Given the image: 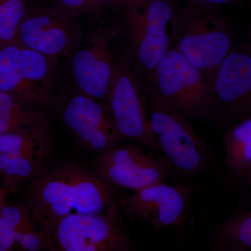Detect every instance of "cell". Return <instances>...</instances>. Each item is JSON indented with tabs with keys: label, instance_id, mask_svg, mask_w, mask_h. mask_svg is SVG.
Here are the masks:
<instances>
[{
	"label": "cell",
	"instance_id": "7c38bea8",
	"mask_svg": "<svg viewBox=\"0 0 251 251\" xmlns=\"http://www.w3.org/2000/svg\"><path fill=\"white\" fill-rule=\"evenodd\" d=\"M112 38L108 28H98L70 53L69 62L77 92L105 105L113 64L110 50Z\"/></svg>",
	"mask_w": 251,
	"mask_h": 251
},
{
	"label": "cell",
	"instance_id": "5bb4252c",
	"mask_svg": "<svg viewBox=\"0 0 251 251\" xmlns=\"http://www.w3.org/2000/svg\"><path fill=\"white\" fill-rule=\"evenodd\" d=\"M17 41L0 44V90L14 94L25 103L43 106L49 101L47 92L28 84L23 74Z\"/></svg>",
	"mask_w": 251,
	"mask_h": 251
},
{
	"label": "cell",
	"instance_id": "30bf717a",
	"mask_svg": "<svg viewBox=\"0 0 251 251\" xmlns=\"http://www.w3.org/2000/svg\"><path fill=\"white\" fill-rule=\"evenodd\" d=\"M196 183L170 185L159 181L121 200L118 205L130 220L150 225L153 232L168 226L180 227L187 220Z\"/></svg>",
	"mask_w": 251,
	"mask_h": 251
},
{
	"label": "cell",
	"instance_id": "ffe728a7",
	"mask_svg": "<svg viewBox=\"0 0 251 251\" xmlns=\"http://www.w3.org/2000/svg\"><path fill=\"white\" fill-rule=\"evenodd\" d=\"M49 4L66 12L78 16L83 13L92 14L89 0H52Z\"/></svg>",
	"mask_w": 251,
	"mask_h": 251
},
{
	"label": "cell",
	"instance_id": "3957f363",
	"mask_svg": "<svg viewBox=\"0 0 251 251\" xmlns=\"http://www.w3.org/2000/svg\"><path fill=\"white\" fill-rule=\"evenodd\" d=\"M140 85L157 151L161 153L170 171L189 178L204 173L212 158L210 146L195 133L190 121L162 101L147 86Z\"/></svg>",
	"mask_w": 251,
	"mask_h": 251
},
{
	"label": "cell",
	"instance_id": "4fadbf2b",
	"mask_svg": "<svg viewBox=\"0 0 251 251\" xmlns=\"http://www.w3.org/2000/svg\"><path fill=\"white\" fill-rule=\"evenodd\" d=\"M62 118L71 134L84 148L97 155L124 141L106 105L79 92L66 99Z\"/></svg>",
	"mask_w": 251,
	"mask_h": 251
},
{
	"label": "cell",
	"instance_id": "9a60e30c",
	"mask_svg": "<svg viewBox=\"0 0 251 251\" xmlns=\"http://www.w3.org/2000/svg\"><path fill=\"white\" fill-rule=\"evenodd\" d=\"M227 177L236 184L251 178V117L229 126L223 136Z\"/></svg>",
	"mask_w": 251,
	"mask_h": 251
},
{
	"label": "cell",
	"instance_id": "52a82bcc",
	"mask_svg": "<svg viewBox=\"0 0 251 251\" xmlns=\"http://www.w3.org/2000/svg\"><path fill=\"white\" fill-rule=\"evenodd\" d=\"M107 108L123 140L156 152L145 94L126 58L113 59Z\"/></svg>",
	"mask_w": 251,
	"mask_h": 251
},
{
	"label": "cell",
	"instance_id": "d6986e66",
	"mask_svg": "<svg viewBox=\"0 0 251 251\" xmlns=\"http://www.w3.org/2000/svg\"><path fill=\"white\" fill-rule=\"evenodd\" d=\"M18 246L23 250L36 251L46 249V239L40 232L21 233L0 216V251H9Z\"/></svg>",
	"mask_w": 251,
	"mask_h": 251
},
{
	"label": "cell",
	"instance_id": "277c9868",
	"mask_svg": "<svg viewBox=\"0 0 251 251\" xmlns=\"http://www.w3.org/2000/svg\"><path fill=\"white\" fill-rule=\"evenodd\" d=\"M174 0H126L125 31L130 64L145 82L172 46Z\"/></svg>",
	"mask_w": 251,
	"mask_h": 251
},
{
	"label": "cell",
	"instance_id": "44dd1931",
	"mask_svg": "<svg viewBox=\"0 0 251 251\" xmlns=\"http://www.w3.org/2000/svg\"><path fill=\"white\" fill-rule=\"evenodd\" d=\"M193 4L203 5V6H211V7L219 8L224 5L232 4L238 0H184Z\"/></svg>",
	"mask_w": 251,
	"mask_h": 251
},
{
	"label": "cell",
	"instance_id": "5b68a950",
	"mask_svg": "<svg viewBox=\"0 0 251 251\" xmlns=\"http://www.w3.org/2000/svg\"><path fill=\"white\" fill-rule=\"evenodd\" d=\"M140 83L188 121L207 122L214 118L209 80L173 46L151 76Z\"/></svg>",
	"mask_w": 251,
	"mask_h": 251
},
{
	"label": "cell",
	"instance_id": "6da1fadb",
	"mask_svg": "<svg viewBox=\"0 0 251 251\" xmlns=\"http://www.w3.org/2000/svg\"><path fill=\"white\" fill-rule=\"evenodd\" d=\"M31 181L25 207L44 235L67 216L99 214L117 202L111 185L77 165L50 166Z\"/></svg>",
	"mask_w": 251,
	"mask_h": 251
},
{
	"label": "cell",
	"instance_id": "e0dca14e",
	"mask_svg": "<svg viewBox=\"0 0 251 251\" xmlns=\"http://www.w3.org/2000/svg\"><path fill=\"white\" fill-rule=\"evenodd\" d=\"M36 107L25 103L14 94L0 90V136L49 125Z\"/></svg>",
	"mask_w": 251,
	"mask_h": 251
},
{
	"label": "cell",
	"instance_id": "7a4b0ae2",
	"mask_svg": "<svg viewBox=\"0 0 251 251\" xmlns=\"http://www.w3.org/2000/svg\"><path fill=\"white\" fill-rule=\"evenodd\" d=\"M181 1L172 21V46L209 80L234 46L232 25L219 8Z\"/></svg>",
	"mask_w": 251,
	"mask_h": 251
},
{
	"label": "cell",
	"instance_id": "ac0fdd59",
	"mask_svg": "<svg viewBox=\"0 0 251 251\" xmlns=\"http://www.w3.org/2000/svg\"><path fill=\"white\" fill-rule=\"evenodd\" d=\"M31 0H0V44L16 40L18 28Z\"/></svg>",
	"mask_w": 251,
	"mask_h": 251
},
{
	"label": "cell",
	"instance_id": "8992f818",
	"mask_svg": "<svg viewBox=\"0 0 251 251\" xmlns=\"http://www.w3.org/2000/svg\"><path fill=\"white\" fill-rule=\"evenodd\" d=\"M44 237L46 249L50 251H128L134 249L117 202L99 214L67 216L54 224Z\"/></svg>",
	"mask_w": 251,
	"mask_h": 251
},
{
	"label": "cell",
	"instance_id": "2e32d148",
	"mask_svg": "<svg viewBox=\"0 0 251 251\" xmlns=\"http://www.w3.org/2000/svg\"><path fill=\"white\" fill-rule=\"evenodd\" d=\"M210 248L214 251H250L251 211L241 209L216 225Z\"/></svg>",
	"mask_w": 251,
	"mask_h": 251
},
{
	"label": "cell",
	"instance_id": "8fae6325",
	"mask_svg": "<svg viewBox=\"0 0 251 251\" xmlns=\"http://www.w3.org/2000/svg\"><path fill=\"white\" fill-rule=\"evenodd\" d=\"M92 166L108 184L134 191L165 181L171 174L161 157L145 152L135 143H120L97 155Z\"/></svg>",
	"mask_w": 251,
	"mask_h": 251
},
{
	"label": "cell",
	"instance_id": "7402d4cb",
	"mask_svg": "<svg viewBox=\"0 0 251 251\" xmlns=\"http://www.w3.org/2000/svg\"><path fill=\"white\" fill-rule=\"evenodd\" d=\"M109 0H89L92 13H97L100 11L108 4Z\"/></svg>",
	"mask_w": 251,
	"mask_h": 251
},
{
	"label": "cell",
	"instance_id": "ba28073f",
	"mask_svg": "<svg viewBox=\"0 0 251 251\" xmlns=\"http://www.w3.org/2000/svg\"><path fill=\"white\" fill-rule=\"evenodd\" d=\"M78 17L50 4H32L20 25L16 40L57 60L72 53L82 40Z\"/></svg>",
	"mask_w": 251,
	"mask_h": 251
},
{
	"label": "cell",
	"instance_id": "603a6c76",
	"mask_svg": "<svg viewBox=\"0 0 251 251\" xmlns=\"http://www.w3.org/2000/svg\"><path fill=\"white\" fill-rule=\"evenodd\" d=\"M10 191L8 188H4L0 189V209L1 206L4 205L5 202H6V198L8 195L9 194Z\"/></svg>",
	"mask_w": 251,
	"mask_h": 251
},
{
	"label": "cell",
	"instance_id": "cb8c5ba5",
	"mask_svg": "<svg viewBox=\"0 0 251 251\" xmlns=\"http://www.w3.org/2000/svg\"><path fill=\"white\" fill-rule=\"evenodd\" d=\"M126 1V0H125V1Z\"/></svg>",
	"mask_w": 251,
	"mask_h": 251
},
{
	"label": "cell",
	"instance_id": "9c48e42d",
	"mask_svg": "<svg viewBox=\"0 0 251 251\" xmlns=\"http://www.w3.org/2000/svg\"><path fill=\"white\" fill-rule=\"evenodd\" d=\"M209 81L214 118L230 126L251 116L250 46H233Z\"/></svg>",
	"mask_w": 251,
	"mask_h": 251
}]
</instances>
